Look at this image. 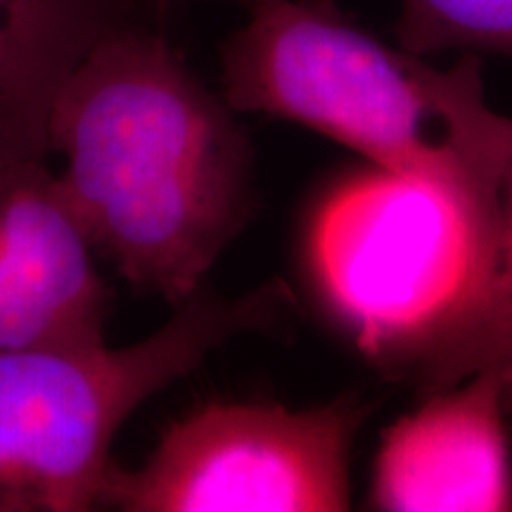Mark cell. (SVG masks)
Here are the masks:
<instances>
[{
  "label": "cell",
  "instance_id": "obj_1",
  "mask_svg": "<svg viewBox=\"0 0 512 512\" xmlns=\"http://www.w3.org/2000/svg\"><path fill=\"white\" fill-rule=\"evenodd\" d=\"M48 138L95 252L174 309L254 216V152L233 107L131 15L64 83Z\"/></svg>",
  "mask_w": 512,
  "mask_h": 512
},
{
  "label": "cell",
  "instance_id": "obj_2",
  "mask_svg": "<svg viewBox=\"0 0 512 512\" xmlns=\"http://www.w3.org/2000/svg\"><path fill=\"white\" fill-rule=\"evenodd\" d=\"M252 3L221 48V95L233 112L311 128L498 226L512 119L486 102L479 55L439 69L377 41L332 0Z\"/></svg>",
  "mask_w": 512,
  "mask_h": 512
},
{
  "label": "cell",
  "instance_id": "obj_3",
  "mask_svg": "<svg viewBox=\"0 0 512 512\" xmlns=\"http://www.w3.org/2000/svg\"><path fill=\"white\" fill-rule=\"evenodd\" d=\"M498 226L441 188L363 169L325 185L299 228L313 304L382 373L408 377L482 306Z\"/></svg>",
  "mask_w": 512,
  "mask_h": 512
},
{
  "label": "cell",
  "instance_id": "obj_4",
  "mask_svg": "<svg viewBox=\"0 0 512 512\" xmlns=\"http://www.w3.org/2000/svg\"><path fill=\"white\" fill-rule=\"evenodd\" d=\"M292 309L283 280L242 297L204 285L128 347L0 351V512L98 510L124 422L230 339L283 328Z\"/></svg>",
  "mask_w": 512,
  "mask_h": 512
},
{
  "label": "cell",
  "instance_id": "obj_5",
  "mask_svg": "<svg viewBox=\"0 0 512 512\" xmlns=\"http://www.w3.org/2000/svg\"><path fill=\"white\" fill-rule=\"evenodd\" d=\"M373 406L209 401L171 422L136 470L114 465L100 508L121 512H339L351 508V446Z\"/></svg>",
  "mask_w": 512,
  "mask_h": 512
},
{
  "label": "cell",
  "instance_id": "obj_6",
  "mask_svg": "<svg viewBox=\"0 0 512 512\" xmlns=\"http://www.w3.org/2000/svg\"><path fill=\"white\" fill-rule=\"evenodd\" d=\"M112 290L46 164L0 171V351L105 342Z\"/></svg>",
  "mask_w": 512,
  "mask_h": 512
},
{
  "label": "cell",
  "instance_id": "obj_7",
  "mask_svg": "<svg viewBox=\"0 0 512 512\" xmlns=\"http://www.w3.org/2000/svg\"><path fill=\"white\" fill-rule=\"evenodd\" d=\"M512 370L486 368L427 392L382 434L368 508L382 512H510L512 441L503 392Z\"/></svg>",
  "mask_w": 512,
  "mask_h": 512
},
{
  "label": "cell",
  "instance_id": "obj_8",
  "mask_svg": "<svg viewBox=\"0 0 512 512\" xmlns=\"http://www.w3.org/2000/svg\"><path fill=\"white\" fill-rule=\"evenodd\" d=\"M131 0H0V171L46 164L50 114Z\"/></svg>",
  "mask_w": 512,
  "mask_h": 512
},
{
  "label": "cell",
  "instance_id": "obj_9",
  "mask_svg": "<svg viewBox=\"0 0 512 512\" xmlns=\"http://www.w3.org/2000/svg\"><path fill=\"white\" fill-rule=\"evenodd\" d=\"M486 368L512 370V157L498 195V245L489 290L472 323L418 370L422 392L453 387Z\"/></svg>",
  "mask_w": 512,
  "mask_h": 512
},
{
  "label": "cell",
  "instance_id": "obj_10",
  "mask_svg": "<svg viewBox=\"0 0 512 512\" xmlns=\"http://www.w3.org/2000/svg\"><path fill=\"white\" fill-rule=\"evenodd\" d=\"M396 36L418 55L460 50L512 60V0H401Z\"/></svg>",
  "mask_w": 512,
  "mask_h": 512
},
{
  "label": "cell",
  "instance_id": "obj_11",
  "mask_svg": "<svg viewBox=\"0 0 512 512\" xmlns=\"http://www.w3.org/2000/svg\"><path fill=\"white\" fill-rule=\"evenodd\" d=\"M503 411H505V420H508L510 441H512V375H510L508 384H505V392H503Z\"/></svg>",
  "mask_w": 512,
  "mask_h": 512
}]
</instances>
